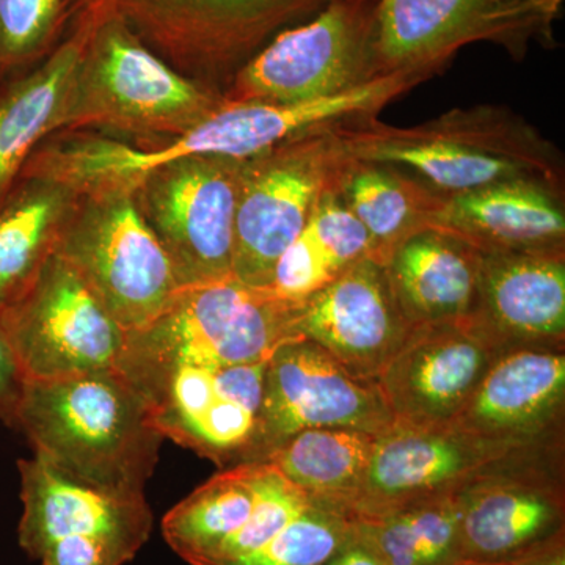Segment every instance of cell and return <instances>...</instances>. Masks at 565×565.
Wrapping results in <instances>:
<instances>
[{
  "instance_id": "cell-28",
  "label": "cell",
  "mask_w": 565,
  "mask_h": 565,
  "mask_svg": "<svg viewBox=\"0 0 565 565\" xmlns=\"http://www.w3.org/2000/svg\"><path fill=\"white\" fill-rule=\"evenodd\" d=\"M364 256L373 258L366 230L330 189L278 259L270 289L285 299L305 300Z\"/></svg>"
},
{
  "instance_id": "cell-25",
  "label": "cell",
  "mask_w": 565,
  "mask_h": 565,
  "mask_svg": "<svg viewBox=\"0 0 565 565\" xmlns=\"http://www.w3.org/2000/svg\"><path fill=\"white\" fill-rule=\"evenodd\" d=\"M334 192L366 230L373 258L382 264L405 237L430 228L446 196L403 169L352 158Z\"/></svg>"
},
{
  "instance_id": "cell-34",
  "label": "cell",
  "mask_w": 565,
  "mask_h": 565,
  "mask_svg": "<svg viewBox=\"0 0 565 565\" xmlns=\"http://www.w3.org/2000/svg\"><path fill=\"white\" fill-rule=\"evenodd\" d=\"M28 377L11 344L0 313V422L14 427Z\"/></svg>"
},
{
  "instance_id": "cell-37",
  "label": "cell",
  "mask_w": 565,
  "mask_h": 565,
  "mask_svg": "<svg viewBox=\"0 0 565 565\" xmlns=\"http://www.w3.org/2000/svg\"><path fill=\"white\" fill-rule=\"evenodd\" d=\"M457 565H508L505 563H479V561L462 559Z\"/></svg>"
},
{
  "instance_id": "cell-33",
  "label": "cell",
  "mask_w": 565,
  "mask_h": 565,
  "mask_svg": "<svg viewBox=\"0 0 565 565\" xmlns=\"http://www.w3.org/2000/svg\"><path fill=\"white\" fill-rule=\"evenodd\" d=\"M70 0H0V84L44 57Z\"/></svg>"
},
{
  "instance_id": "cell-3",
  "label": "cell",
  "mask_w": 565,
  "mask_h": 565,
  "mask_svg": "<svg viewBox=\"0 0 565 565\" xmlns=\"http://www.w3.org/2000/svg\"><path fill=\"white\" fill-rule=\"evenodd\" d=\"M429 77L397 73L353 90L315 102L223 103L177 140L152 151L106 140L93 159L99 180L115 188H136L152 170L184 158H255L285 141L332 128L353 118L373 117Z\"/></svg>"
},
{
  "instance_id": "cell-31",
  "label": "cell",
  "mask_w": 565,
  "mask_h": 565,
  "mask_svg": "<svg viewBox=\"0 0 565 565\" xmlns=\"http://www.w3.org/2000/svg\"><path fill=\"white\" fill-rule=\"evenodd\" d=\"M311 504L313 501L310 497L292 484L274 465L258 462L255 504L247 522L195 565L232 563L252 555Z\"/></svg>"
},
{
  "instance_id": "cell-30",
  "label": "cell",
  "mask_w": 565,
  "mask_h": 565,
  "mask_svg": "<svg viewBox=\"0 0 565 565\" xmlns=\"http://www.w3.org/2000/svg\"><path fill=\"white\" fill-rule=\"evenodd\" d=\"M258 462L223 468L162 519V535L185 563L195 565L236 534L252 514Z\"/></svg>"
},
{
  "instance_id": "cell-14",
  "label": "cell",
  "mask_w": 565,
  "mask_h": 565,
  "mask_svg": "<svg viewBox=\"0 0 565 565\" xmlns=\"http://www.w3.org/2000/svg\"><path fill=\"white\" fill-rule=\"evenodd\" d=\"M244 162L184 158L152 170L137 184L143 217L166 248L181 288L233 277Z\"/></svg>"
},
{
  "instance_id": "cell-17",
  "label": "cell",
  "mask_w": 565,
  "mask_h": 565,
  "mask_svg": "<svg viewBox=\"0 0 565 565\" xmlns=\"http://www.w3.org/2000/svg\"><path fill=\"white\" fill-rule=\"evenodd\" d=\"M501 352L471 318L412 327L375 382L394 423L446 426Z\"/></svg>"
},
{
  "instance_id": "cell-22",
  "label": "cell",
  "mask_w": 565,
  "mask_h": 565,
  "mask_svg": "<svg viewBox=\"0 0 565 565\" xmlns=\"http://www.w3.org/2000/svg\"><path fill=\"white\" fill-rule=\"evenodd\" d=\"M430 228L456 234L482 255L565 253L564 191L508 181L446 195Z\"/></svg>"
},
{
  "instance_id": "cell-36",
  "label": "cell",
  "mask_w": 565,
  "mask_h": 565,
  "mask_svg": "<svg viewBox=\"0 0 565 565\" xmlns=\"http://www.w3.org/2000/svg\"><path fill=\"white\" fill-rule=\"evenodd\" d=\"M323 565H385L373 555L366 546L351 537L344 546L338 550L337 555L330 557Z\"/></svg>"
},
{
  "instance_id": "cell-23",
  "label": "cell",
  "mask_w": 565,
  "mask_h": 565,
  "mask_svg": "<svg viewBox=\"0 0 565 565\" xmlns=\"http://www.w3.org/2000/svg\"><path fill=\"white\" fill-rule=\"evenodd\" d=\"M481 258L473 245L438 228L419 230L397 244L384 266L408 326L470 318Z\"/></svg>"
},
{
  "instance_id": "cell-19",
  "label": "cell",
  "mask_w": 565,
  "mask_h": 565,
  "mask_svg": "<svg viewBox=\"0 0 565 565\" xmlns=\"http://www.w3.org/2000/svg\"><path fill=\"white\" fill-rule=\"evenodd\" d=\"M411 329L384 264L371 256L302 300L296 315L300 338L313 341L364 381L379 377Z\"/></svg>"
},
{
  "instance_id": "cell-27",
  "label": "cell",
  "mask_w": 565,
  "mask_h": 565,
  "mask_svg": "<svg viewBox=\"0 0 565 565\" xmlns=\"http://www.w3.org/2000/svg\"><path fill=\"white\" fill-rule=\"evenodd\" d=\"M379 434L321 427L294 435L267 457L316 504L348 514L373 457Z\"/></svg>"
},
{
  "instance_id": "cell-13",
  "label": "cell",
  "mask_w": 565,
  "mask_h": 565,
  "mask_svg": "<svg viewBox=\"0 0 565 565\" xmlns=\"http://www.w3.org/2000/svg\"><path fill=\"white\" fill-rule=\"evenodd\" d=\"M117 14L152 51L226 74L277 33L310 20L327 0H71Z\"/></svg>"
},
{
  "instance_id": "cell-12",
  "label": "cell",
  "mask_w": 565,
  "mask_h": 565,
  "mask_svg": "<svg viewBox=\"0 0 565 565\" xmlns=\"http://www.w3.org/2000/svg\"><path fill=\"white\" fill-rule=\"evenodd\" d=\"M0 313L28 381L118 371L128 330L57 252Z\"/></svg>"
},
{
  "instance_id": "cell-8",
  "label": "cell",
  "mask_w": 565,
  "mask_h": 565,
  "mask_svg": "<svg viewBox=\"0 0 565 565\" xmlns=\"http://www.w3.org/2000/svg\"><path fill=\"white\" fill-rule=\"evenodd\" d=\"M18 542L41 565H125L150 539L154 515L145 493L110 492L21 459Z\"/></svg>"
},
{
  "instance_id": "cell-35",
  "label": "cell",
  "mask_w": 565,
  "mask_h": 565,
  "mask_svg": "<svg viewBox=\"0 0 565 565\" xmlns=\"http://www.w3.org/2000/svg\"><path fill=\"white\" fill-rule=\"evenodd\" d=\"M508 565H565V527L519 555L505 561Z\"/></svg>"
},
{
  "instance_id": "cell-18",
  "label": "cell",
  "mask_w": 565,
  "mask_h": 565,
  "mask_svg": "<svg viewBox=\"0 0 565 565\" xmlns=\"http://www.w3.org/2000/svg\"><path fill=\"white\" fill-rule=\"evenodd\" d=\"M557 451L516 460L459 490L463 559L505 563L564 530V482L548 462Z\"/></svg>"
},
{
  "instance_id": "cell-2",
  "label": "cell",
  "mask_w": 565,
  "mask_h": 565,
  "mask_svg": "<svg viewBox=\"0 0 565 565\" xmlns=\"http://www.w3.org/2000/svg\"><path fill=\"white\" fill-rule=\"evenodd\" d=\"M13 429L58 473L125 493H145L163 440L118 371L28 381Z\"/></svg>"
},
{
  "instance_id": "cell-11",
  "label": "cell",
  "mask_w": 565,
  "mask_h": 565,
  "mask_svg": "<svg viewBox=\"0 0 565 565\" xmlns=\"http://www.w3.org/2000/svg\"><path fill=\"white\" fill-rule=\"evenodd\" d=\"M377 0H327L310 20L291 25L234 74L226 103L315 102L362 87L371 76Z\"/></svg>"
},
{
  "instance_id": "cell-38",
  "label": "cell",
  "mask_w": 565,
  "mask_h": 565,
  "mask_svg": "<svg viewBox=\"0 0 565 565\" xmlns=\"http://www.w3.org/2000/svg\"><path fill=\"white\" fill-rule=\"evenodd\" d=\"M0 87H2V84H0ZM0 90H2V88H0Z\"/></svg>"
},
{
  "instance_id": "cell-15",
  "label": "cell",
  "mask_w": 565,
  "mask_h": 565,
  "mask_svg": "<svg viewBox=\"0 0 565 565\" xmlns=\"http://www.w3.org/2000/svg\"><path fill=\"white\" fill-rule=\"evenodd\" d=\"M555 449L559 445L512 444L449 426L393 423L375 437L370 467L345 516L364 519L455 492L479 476Z\"/></svg>"
},
{
  "instance_id": "cell-16",
  "label": "cell",
  "mask_w": 565,
  "mask_h": 565,
  "mask_svg": "<svg viewBox=\"0 0 565 565\" xmlns=\"http://www.w3.org/2000/svg\"><path fill=\"white\" fill-rule=\"evenodd\" d=\"M393 423L377 382L349 373L313 341H289L267 363L245 462H264L302 430L351 427L381 434Z\"/></svg>"
},
{
  "instance_id": "cell-9",
  "label": "cell",
  "mask_w": 565,
  "mask_h": 565,
  "mask_svg": "<svg viewBox=\"0 0 565 565\" xmlns=\"http://www.w3.org/2000/svg\"><path fill=\"white\" fill-rule=\"evenodd\" d=\"M333 128L245 159L234 225L236 280L255 288L273 286L278 259L349 161Z\"/></svg>"
},
{
  "instance_id": "cell-20",
  "label": "cell",
  "mask_w": 565,
  "mask_h": 565,
  "mask_svg": "<svg viewBox=\"0 0 565 565\" xmlns=\"http://www.w3.org/2000/svg\"><path fill=\"white\" fill-rule=\"evenodd\" d=\"M564 405L565 345H520L493 360L446 426L512 444L559 445Z\"/></svg>"
},
{
  "instance_id": "cell-10",
  "label": "cell",
  "mask_w": 565,
  "mask_h": 565,
  "mask_svg": "<svg viewBox=\"0 0 565 565\" xmlns=\"http://www.w3.org/2000/svg\"><path fill=\"white\" fill-rule=\"evenodd\" d=\"M84 214L63 223L55 250L126 330L147 326L181 285L132 192L93 193Z\"/></svg>"
},
{
  "instance_id": "cell-24",
  "label": "cell",
  "mask_w": 565,
  "mask_h": 565,
  "mask_svg": "<svg viewBox=\"0 0 565 565\" xmlns=\"http://www.w3.org/2000/svg\"><path fill=\"white\" fill-rule=\"evenodd\" d=\"M85 40L87 20L79 13L68 40L39 68L0 90V196L18 180L41 137L65 121Z\"/></svg>"
},
{
  "instance_id": "cell-4",
  "label": "cell",
  "mask_w": 565,
  "mask_h": 565,
  "mask_svg": "<svg viewBox=\"0 0 565 565\" xmlns=\"http://www.w3.org/2000/svg\"><path fill=\"white\" fill-rule=\"evenodd\" d=\"M565 0H377L371 76L434 77L468 44L492 43L522 63L534 44L555 50Z\"/></svg>"
},
{
  "instance_id": "cell-29",
  "label": "cell",
  "mask_w": 565,
  "mask_h": 565,
  "mask_svg": "<svg viewBox=\"0 0 565 565\" xmlns=\"http://www.w3.org/2000/svg\"><path fill=\"white\" fill-rule=\"evenodd\" d=\"M459 490L351 520L352 537L385 565H457Z\"/></svg>"
},
{
  "instance_id": "cell-26",
  "label": "cell",
  "mask_w": 565,
  "mask_h": 565,
  "mask_svg": "<svg viewBox=\"0 0 565 565\" xmlns=\"http://www.w3.org/2000/svg\"><path fill=\"white\" fill-rule=\"evenodd\" d=\"M70 189L21 173L0 196V310L28 288L55 250Z\"/></svg>"
},
{
  "instance_id": "cell-7",
  "label": "cell",
  "mask_w": 565,
  "mask_h": 565,
  "mask_svg": "<svg viewBox=\"0 0 565 565\" xmlns=\"http://www.w3.org/2000/svg\"><path fill=\"white\" fill-rule=\"evenodd\" d=\"M300 302L234 277L182 286L158 318L128 330L125 352L222 366L269 362L282 344L302 340Z\"/></svg>"
},
{
  "instance_id": "cell-6",
  "label": "cell",
  "mask_w": 565,
  "mask_h": 565,
  "mask_svg": "<svg viewBox=\"0 0 565 565\" xmlns=\"http://www.w3.org/2000/svg\"><path fill=\"white\" fill-rule=\"evenodd\" d=\"M267 363L222 366L122 353L118 373L140 394L159 433L218 467L244 463Z\"/></svg>"
},
{
  "instance_id": "cell-1",
  "label": "cell",
  "mask_w": 565,
  "mask_h": 565,
  "mask_svg": "<svg viewBox=\"0 0 565 565\" xmlns=\"http://www.w3.org/2000/svg\"><path fill=\"white\" fill-rule=\"evenodd\" d=\"M333 131L349 158L397 167L444 195L508 181L564 191L563 152L509 107H457L408 128L373 115L340 122Z\"/></svg>"
},
{
  "instance_id": "cell-32",
  "label": "cell",
  "mask_w": 565,
  "mask_h": 565,
  "mask_svg": "<svg viewBox=\"0 0 565 565\" xmlns=\"http://www.w3.org/2000/svg\"><path fill=\"white\" fill-rule=\"evenodd\" d=\"M351 537L348 516L313 503L252 555L218 565H323Z\"/></svg>"
},
{
  "instance_id": "cell-21",
  "label": "cell",
  "mask_w": 565,
  "mask_h": 565,
  "mask_svg": "<svg viewBox=\"0 0 565 565\" xmlns=\"http://www.w3.org/2000/svg\"><path fill=\"white\" fill-rule=\"evenodd\" d=\"M470 318L503 351L565 345V253L482 255Z\"/></svg>"
},
{
  "instance_id": "cell-5",
  "label": "cell",
  "mask_w": 565,
  "mask_h": 565,
  "mask_svg": "<svg viewBox=\"0 0 565 565\" xmlns=\"http://www.w3.org/2000/svg\"><path fill=\"white\" fill-rule=\"evenodd\" d=\"M81 13L87 40L65 121L182 134L225 103L167 65L117 14L98 7Z\"/></svg>"
}]
</instances>
